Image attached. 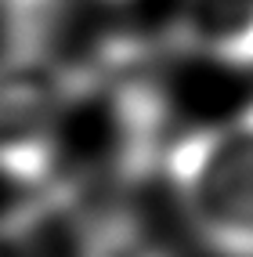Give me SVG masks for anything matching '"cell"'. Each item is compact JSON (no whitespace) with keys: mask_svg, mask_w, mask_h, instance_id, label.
Returning <instances> with one entry per match:
<instances>
[{"mask_svg":"<svg viewBox=\"0 0 253 257\" xmlns=\"http://www.w3.org/2000/svg\"><path fill=\"white\" fill-rule=\"evenodd\" d=\"M166 188L210 257H253V105L166 145Z\"/></svg>","mask_w":253,"mask_h":257,"instance_id":"obj_1","label":"cell"},{"mask_svg":"<svg viewBox=\"0 0 253 257\" xmlns=\"http://www.w3.org/2000/svg\"><path fill=\"white\" fill-rule=\"evenodd\" d=\"M69 105L73 83L55 62L0 58V174L47 178Z\"/></svg>","mask_w":253,"mask_h":257,"instance_id":"obj_2","label":"cell"},{"mask_svg":"<svg viewBox=\"0 0 253 257\" xmlns=\"http://www.w3.org/2000/svg\"><path fill=\"white\" fill-rule=\"evenodd\" d=\"M184 29L206 62L253 69V0H195Z\"/></svg>","mask_w":253,"mask_h":257,"instance_id":"obj_3","label":"cell"},{"mask_svg":"<svg viewBox=\"0 0 253 257\" xmlns=\"http://www.w3.org/2000/svg\"><path fill=\"white\" fill-rule=\"evenodd\" d=\"M73 257H177V250L138 214H105L80 235Z\"/></svg>","mask_w":253,"mask_h":257,"instance_id":"obj_4","label":"cell"},{"mask_svg":"<svg viewBox=\"0 0 253 257\" xmlns=\"http://www.w3.org/2000/svg\"><path fill=\"white\" fill-rule=\"evenodd\" d=\"M0 257H22V250L15 246V239H8L4 232H0Z\"/></svg>","mask_w":253,"mask_h":257,"instance_id":"obj_5","label":"cell"}]
</instances>
